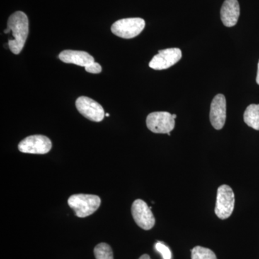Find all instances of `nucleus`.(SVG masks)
<instances>
[{
	"instance_id": "nucleus-6",
	"label": "nucleus",
	"mask_w": 259,
	"mask_h": 259,
	"mask_svg": "<svg viewBox=\"0 0 259 259\" xmlns=\"http://www.w3.org/2000/svg\"><path fill=\"white\" fill-rule=\"evenodd\" d=\"M52 143L47 136L34 135L28 136L18 144L20 152L32 154H46L51 151Z\"/></svg>"
},
{
	"instance_id": "nucleus-12",
	"label": "nucleus",
	"mask_w": 259,
	"mask_h": 259,
	"mask_svg": "<svg viewBox=\"0 0 259 259\" xmlns=\"http://www.w3.org/2000/svg\"><path fill=\"white\" fill-rule=\"evenodd\" d=\"M59 59L66 64H73L86 67L95 62L93 56L81 51L65 50L59 56Z\"/></svg>"
},
{
	"instance_id": "nucleus-20",
	"label": "nucleus",
	"mask_w": 259,
	"mask_h": 259,
	"mask_svg": "<svg viewBox=\"0 0 259 259\" xmlns=\"http://www.w3.org/2000/svg\"><path fill=\"white\" fill-rule=\"evenodd\" d=\"M105 116H106V117H110V114L106 113V114H105Z\"/></svg>"
},
{
	"instance_id": "nucleus-14",
	"label": "nucleus",
	"mask_w": 259,
	"mask_h": 259,
	"mask_svg": "<svg viewBox=\"0 0 259 259\" xmlns=\"http://www.w3.org/2000/svg\"><path fill=\"white\" fill-rule=\"evenodd\" d=\"M94 253L96 259H114L112 248L107 243H99L95 246Z\"/></svg>"
},
{
	"instance_id": "nucleus-8",
	"label": "nucleus",
	"mask_w": 259,
	"mask_h": 259,
	"mask_svg": "<svg viewBox=\"0 0 259 259\" xmlns=\"http://www.w3.org/2000/svg\"><path fill=\"white\" fill-rule=\"evenodd\" d=\"M76 107L81 115L93 122H101L105 117L103 107L90 97H79L76 100Z\"/></svg>"
},
{
	"instance_id": "nucleus-11",
	"label": "nucleus",
	"mask_w": 259,
	"mask_h": 259,
	"mask_svg": "<svg viewBox=\"0 0 259 259\" xmlns=\"http://www.w3.org/2000/svg\"><path fill=\"white\" fill-rule=\"evenodd\" d=\"M221 17L225 26L228 28L235 26L240 17V5L238 0H226L221 8Z\"/></svg>"
},
{
	"instance_id": "nucleus-21",
	"label": "nucleus",
	"mask_w": 259,
	"mask_h": 259,
	"mask_svg": "<svg viewBox=\"0 0 259 259\" xmlns=\"http://www.w3.org/2000/svg\"><path fill=\"white\" fill-rule=\"evenodd\" d=\"M167 135H168V136H171V134H170V133H168V134H167Z\"/></svg>"
},
{
	"instance_id": "nucleus-3",
	"label": "nucleus",
	"mask_w": 259,
	"mask_h": 259,
	"mask_svg": "<svg viewBox=\"0 0 259 259\" xmlns=\"http://www.w3.org/2000/svg\"><path fill=\"white\" fill-rule=\"evenodd\" d=\"M235 207V194L230 186L223 185L218 189L214 212L221 220L228 219L233 214Z\"/></svg>"
},
{
	"instance_id": "nucleus-9",
	"label": "nucleus",
	"mask_w": 259,
	"mask_h": 259,
	"mask_svg": "<svg viewBox=\"0 0 259 259\" xmlns=\"http://www.w3.org/2000/svg\"><path fill=\"white\" fill-rule=\"evenodd\" d=\"M182 57V51L177 48L167 49L158 51L150 61V68L154 70L167 69L176 64Z\"/></svg>"
},
{
	"instance_id": "nucleus-10",
	"label": "nucleus",
	"mask_w": 259,
	"mask_h": 259,
	"mask_svg": "<svg viewBox=\"0 0 259 259\" xmlns=\"http://www.w3.org/2000/svg\"><path fill=\"white\" fill-rule=\"evenodd\" d=\"M209 120L214 129L221 130L226 120V100L222 94H218L211 103Z\"/></svg>"
},
{
	"instance_id": "nucleus-19",
	"label": "nucleus",
	"mask_w": 259,
	"mask_h": 259,
	"mask_svg": "<svg viewBox=\"0 0 259 259\" xmlns=\"http://www.w3.org/2000/svg\"><path fill=\"white\" fill-rule=\"evenodd\" d=\"M256 83L259 85V61L258 64V71H257Z\"/></svg>"
},
{
	"instance_id": "nucleus-17",
	"label": "nucleus",
	"mask_w": 259,
	"mask_h": 259,
	"mask_svg": "<svg viewBox=\"0 0 259 259\" xmlns=\"http://www.w3.org/2000/svg\"><path fill=\"white\" fill-rule=\"evenodd\" d=\"M85 70L91 74H100L102 71V66L98 63L93 62L86 66Z\"/></svg>"
},
{
	"instance_id": "nucleus-2",
	"label": "nucleus",
	"mask_w": 259,
	"mask_h": 259,
	"mask_svg": "<svg viewBox=\"0 0 259 259\" xmlns=\"http://www.w3.org/2000/svg\"><path fill=\"white\" fill-rule=\"evenodd\" d=\"M68 204L77 217L83 218L96 212L101 204V199L94 194H73L68 199Z\"/></svg>"
},
{
	"instance_id": "nucleus-1",
	"label": "nucleus",
	"mask_w": 259,
	"mask_h": 259,
	"mask_svg": "<svg viewBox=\"0 0 259 259\" xmlns=\"http://www.w3.org/2000/svg\"><path fill=\"white\" fill-rule=\"evenodd\" d=\"M8 28L11 30L13 36L8 41L10 51L13 54H19L23 50L28 35V17L21 11L13 13L8 19Z\"/></svg>"
},
{
	"instance_id": "nucleus-18",
	"label": "nucleus",
	"mask_w": 259,
	"mask_h": 259,
	"mask_svg": "<svg viewBox=\"0 0 259 259\" xmlns=\"http://www.w3.org/2000/svg\"><path fill=\"white\" fill-rule=\"evenodd\" d=\"M139 259H151V257L149 256V255L148 254H144L141 255V257Z\"/></svg>"
},
{
	"instance_id": "nucleus-13",
	"label": "nucleus",
	"mask_w": 259,
	"mask_h": 259,
	"mask_svg": "<svg viewBox=\"0 0 259 259\" xmlns=\"http://www.w3.org/2000/svg\"><path fill=\"white\" fill-rule=\"evenodd\" d=\"M243 120L247 125L259 131V105L252 104L247 107L243 115Z\"/></svg>"
},
{
	"instance_id": "nucleus-15",
	"label": "nucleus",
	"mask_w": 259,
	"mask_h": 259,
	"mask_svg": "<svg viewBox=\"0 0 259 259\" xmlns=\"http://www.w3.org/2000/svg\"><path fill=\"white\" fill-rule=\"evenodd\" d=\"M192 259H218L215 253L212 250L202 246H195L192 248Z\"/></svg>"
},
{
	"instance_id": "nucleus-16",
	"label": "nucleus",
	"mask_w": 259,
	"mask_h": 259,
	"mask_svg": "<svg viewBox=\"0 0 259 259\" xmlns=\"http://www.w3.org/2000/svg\"><path fill=\"white\" fill-rule=\"evenodd\" d=\"M155 248L161 253L163 259H171V251L166 245L161 242H158L155 245Z\"/></svg>"
},
{
	"instance_id": "nucleus-5",
	"label": "nucleus",
	"mask_w": 259,
	"mask_h": 259,
	"mask_svg": "<svg viewBox=\"0 0 259 259\" xmlns=\"http://www.w3.org/2000/svg\"><path fill=\"white\" fill-rule=\"evenodd\" d=\"M146 125L154 134H167L175 127V119L168 112H154L146 118Z\"/></svg>"
},
{
	"instance_id": "nucleus-7",
	"label": "nucleus",
	"mask_w": 259,
	"mask_h": 259,
	"mask_svg": "<svg viewBox=\"0 0 259 259\" xmlns=\"http://www.w3.org/2000/svg\"><path fill=\"white\" fill-rule=\"evenodd\" d=\"M131 212L136 224L145 230L149 231L152 229L156 223L151 207H148L146 202L142 199H136L131 207Z\"/></svg>"
},
{
	"instance_id": "nucleus-4",
	"label": "nucleus",
	"mask_w": 259,
	"mask_h": 259,
	"mask_svg": "<svg viewBox=\"0 0 259 259\" xmlns=\"http://www.w3.org/2000/svg\"><path fill=\"white\" fill-rule=\"evenodd\" d=\"M146 25L144 19L125 18L116 21L112 25V33L122 38L131 39L138 36Z\"/></svg>"
}]
</instances>
